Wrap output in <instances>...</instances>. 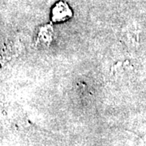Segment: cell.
<instances>
[{
	"instance_id": "cell-1",
	"label": "cell",
	"mask_w": 146,
	"mask_h": 146,
	"mask_svg": "<svg viewBox=\"0 0 146 146\" xmlns=\"http://www.w3.org/2000/svg\"><path fill=\"white\" fill-rule=\"evenodd\" d=\"M72 15L71 8L64 2H58L52 9V20L54 22L64 21Z\"/></svg>"
}]
</instances>
